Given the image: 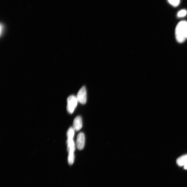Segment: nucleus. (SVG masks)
<instances>
[{
    "instance_id": "7",
    "label": "nucleus",
    "mask_w": 187,
    "mask_h": 187,
    "mask_svg": "<svg viewBox=\"0 0 187 187\" xmlns=\"http://www.w3.org/2000/svg\"><path fill=\"white\" fill-rule=\"evenodd\" d=\"M177 163L179 166H184L187 164V155L179 157L177 159Z\"/></svg>"
},
{
    "instance_id": "2",
    "label": "nucleus",
    "mask_w": 187,
    "mask_h": 187,
    "mask_svg": "<svg viewBox=\"0 0 187 187\" xmlns=\"http://www.w3.org/2000/svg\"><path fill=\"white\" fill-rule=\"evenodd\" d=\"M67 110L70 114H72L77 106L78 101L77 97L74 95H71L67 98Z\"/></svg>"
},
{
    "instance_id": "9",
    "label": "nucleus",
    "mask_w": 187,
    "mask_h": 187,
    "mask_svg": "<svg viewBox=\"0 0 187 187\" xmlns=\"http://www.w3.org/2000/svg\"><path fill=\"white\" fill-rule=\"evenodd\" d=\"M169 3L174 7L178 6L180 3V0H168Z\"/></svg>"
},
{
    "instance_id": "8",
    "label": "nucleus",
    "mask_w": 187,
    "mask_h": 187,
    "mask_svg": "<svg viewBox=\"0 0 187 187\" xmlns=\"http://www.w3.org/2000/svg\"><path fill=\"white\" fill-rule=\"evenodd\" d=\"M75 134V130L73 127H70L69 129L67 132V135L68 137L67 140L73 139L74 136Z\"/></svg>"
},
{
    "instance_id": "4",
    "label": "nucleus",
    "mask_w": 187,
    "mask_h": 187,
    "mask_svg": "<svg viewBox=\"0 0 187 187\" xmlns=\"http://www.w3.org/2000/svg\"><path fill=\"white\" fill-rule=\"evenodd\" d=\"M85 140V136L83 132L80 133L78 135L77 140H76V146L79 150H82L84 148Z\"/></svg>"
},
{
    "instance_id": "10",
    "label": "nucleus",
    "mask_w": 187,
    "mask_h": 187,
    "mask_svg": "<svg viewBox=\"0 0 187 187\" xmlns=\"http://www.w3.org/2000/svg\"><path fill=\"white\" fill-rule=\"evenodd\" d=\"M187 14V11L185 9H182L179 11L178 13V18H182L185 16Z\"/></svg>"
},
{
    "instance_id": "11",
    "label": "nucleus",
    "mask_w": 187,
    "mask_h": 187,
    "mask_svg": "<svg viewBox=\"0 0 187 187\" xmlns=\"http://www.w3.org/2000/svg\"><path fill=\"white\" fill-rule=\"evenodd\" d=\"M184 168L185 169H187V164L185 165L184 166Z\"/></svg>"
},
{
    "instance_id": "6",
    "label": "nucleus",
    "mask_w": 187,
    "mask_h": 187,
    "mask_svg": "<svg viewBox=\"0 0 187 187\" xmlns=\"http://www.w3.org/2000/svg\"><path fill=\"white\" fill-rule=\"evenodd\" d=\"M67 151L69 153H74L75 150V144L73 139L67 140Z\"/></svg>"
},
{
    "instance_id": "5",
    "label": "nucleus",
    "mask_w": 187,
    "mask_h": 187,
    "mask_svg": "<svg viewBox=\"0 0 187 187\" xmlns=\"http://www.w3.org/2000/svg\"><path fill=\"white\" fill-rule=\"evenodd\" d=\"M82 127V120L80 116L75 118L73 122V128L76 131H78Z\"/></svg>"
},
{
    "instance_id": "1",
    "label": "nucleus",
    "mask_w": 187,
    "mask_h": 187,
    "mask_svg": "<svg viewBox=\"0 0 187 187\" xmlns=\"http://www.w3.org/2000/svg\"><path fill=\"white\" fill-rule=\"evenodd\" d=\"M175 37L178 42H184L187 39V22L182 21L179 22L175 29Z\"/></svg>"
},
{
    "instance_id": "3",
    "label": "nucleus",
    "mask_w": 187,
    "mask_h": 187,
    "mask_svg": "<svg viewBox=\"0 0 187 187\" xmlns=\"http://www.w3.org/2000/svg\"><path fill=\"white\" fill-rule=\"evenodd\" d=\"M87 90L85 87H83L79 91L77 97L78 102L81 104H84L87 102Z\"/></svg>"
}]
</instances>
